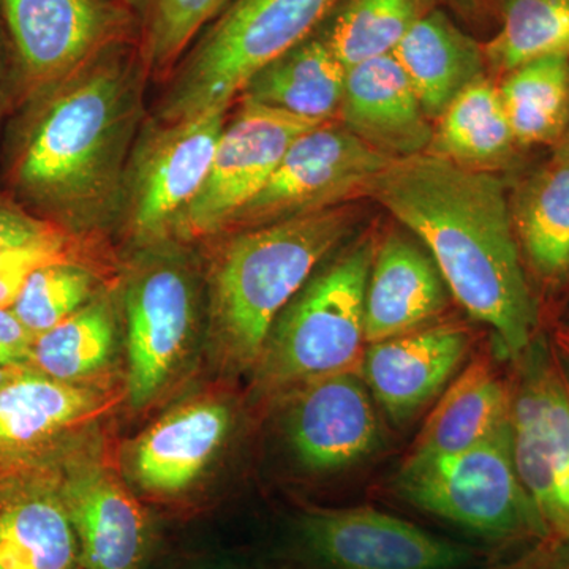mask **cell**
<instances>
[{
	"label": "cell",
	"instance_id": "cell-1",
	"mask_svg": "<svg viewBox=\"0 0 569 569\" xmlns=\"http://www.w3.org/2000/svg\"><path fill=\"white\" fill-rule=\"evenodd\" d=\"M367 194L399 220L440 269L449 293L496 335L508 361L542 331L503 179L432 153L397 159Z\"/></svg>",
	"mask_w": 569,
	"mask_h": 569
},
{
	"label": "cell",
	"instance_id": "cell-2",
	"mask_svg": "<svg viewBox=\"0 0 569 569\" xmlns=\"http://www.w3.org/2000/svg\"><path fill=\"white\" fill-rule=\"evenodd\" d=\"M138 74L110 48L29 100L7 163L14 203L69 230L116 200L140 116Z\"/></svg>",
	"mask_w": 569,
	"mask_h": 569
},
{
	"label": "cell",
	"instance_id": "cell-3",
	"mask_svg": "<svg viewBox=\"0 0 569 569\" xmlns=\"http://www.w3.org/2000/svg\"><path fill=\"white\" fill-rule=\"evenodd\" d=\"M347 206L234 231L209 269V343L227 372H252L277 318L351 233Z\"/></svg>",
	"mask_w": 569,
	"mask_h": 569
},
{
	"label": "cell",
	"instance_id": "cell-4",
	"mask_svg": "<svg viewBox=\"0 0 569 569\" xmlns=\"http://www.w3.org/2000/svg\"><path fill=\"white\" fill-rule=\"evenodd\" d=\"M376 249V239L365 236L337 250L284 307L252 370L254 400L279 402L307 381L359 365Z\"/></svg>",
	"mask_w": 569,
	"mask_h": 569
},
{
	"label": "cell",
	"instance_id": "cell-5",
	"mask_svg": "<svg viewBox=\"0 0 569 569\" xmlns=\"http://www.w3.org/2000/svg\"><path fill=\"white\" fill-rule=\"evenodd\" d=\"M340 0H233L183 63L160 118L179 122L228 111L246 82L316 33Z\"/></svg>",
	"mask_w": 569,
	"mask_h": 569
},
{
	"label": "cell",
	"instance_id": "cell-6",
	"mask_svg": "<svg viewBox=\"0 0 569 569\" xmlns=\"http://www.w3.org/2000/svg\"><path fill=\"white\" fill-rule=\"evenodd\" d=\"M395 486L407 503L485 541L523 548L549 537L516 470L509 422L458 455L402 463Z\"/></svg>",
	"mask_w": 569,
	"mask_h": 569
},
{
	"label": "cell",
	"instance_id": "cell-7",
	"mask_svg": "<svg viewBox=\"0 0 569 569\" xmlns=\"http://www.w3.org/2000/svg\"><path fill=\"white\" fill-rule=\"evenodd\" d=\"M200 282L189 257L171 241L146 247L123 295L126 402L149 410L176 387L200 335Z\"/></svg>",
	"mask_w": 569,
	"mask_h": 569
},
{
	"label": "cell",
	"instance_id": "cell-8",
	"mask_svg": "<svg viewBox=\"0 0 569 569\" xmlns=\"http://www.w3.org/2000/svg\"><path fill=\"white\" fill-rule=\"evenodd\" d=\"M509 362L516 470L549 538L569 546V376L542 331Z\"/></svg>",
	"mask_w": 569,
	"mask_h": 569
},
{
	"label": "cell",
	"instance_id": "cell-9",
	"mask_svg": "<svg viewBox=\"0 0 569 569\" xmlns=\"http://www.w3.org/2000/svg\"><path fill=\"white\" fill-rule=\"evenodd\" d=\"M84 569H144L153 530L140 497L123 477L121 455L102 425L86 430L50 460Z\"/></svg>",
	"mask_w": 569,
	"mask_h": 569
},
{
	"label": "cell",
	"instance_id": "cell-10",
	"mask_svg": "<svg viewBox=\"0 0 569 569\" xmlns=\"http://www.w3.org/2000/svg\"><path fill=\"white\" fill-rule=\"evenodd\" d=\"M392 162L339 121L320 123L291 142L263 189L236 213L224 233L342 206L367 194Z\"/></svg>",
	"mask_w": 569,
	"mask_h": 569
},
{
	"label": "cell",
	"instance_id": "cell-11",
	"mask_svg": "<svg viewBox=\"0 0 569 569\" xmlns=\"http://www.w3.org/2000/svg\"><path fill=\"white\" fill-rule=\"evenodd\" d=\"M234 425L230 396L209 391L189 397L123 447V477L144 500L160 505L186 500L222 459Z\"/></svg>",
	"mask_w": 569,
	"mask_h": 569
},
{
	"label": "cell",
	"instance_id": "cell-12",
	"mask_svg": "<svg viewBox=\"0 0 569 569\" xmlns=\"http://www.w3.org/2000/svg\"><path fill=\"white\" fill-rule=\"evenodd\" d=\"M320 123L242 102L224 123L211 170L174 224L171 241L224 234L236 213L257 197L296 138Z\"/></svg>",
	"mask_w": 569,
	"mask_h": 569
},
{
	"label": "cell",
	"instance_id": "cell-13",
	"mask_svg": "<svg viewBox=\"0 0 569 569\" xmlns=\"http://www.w3.org/2000/svg\"><path fill=\"white\" fill-rule=\"evenodd\" d=\"M227 111L163 122L142 142L126 186V222L140 247L171 241L174 224L200 192L224 129Z\"/></svg>",
	"mask_w": 569,
	"mask_h": 569
},
{
	"label": "cell",
	"instance_id": "cell-14",
	"mask_svg": "<svg viewBox=\"0 0 569 569\" xmlns=\"http://www.w3.org/2000/svg\"><path fill=\"white\" fill-rule=\"evenodd\" d=\"M0 11L28 102L110 50L123 24L104 0H0Z\"/></svg>",
	"mask_w": 569,
	"mask_h": 569
},
{
	"label": "cell",
	"instance_id": "cell-15",
	"mask_svg": "<svg viewBox=\"0 0 569 569\" xmlns=\"http://www.w3.org/2000/svg\"><path fill=\"white\" fill-rule=\"evenodd\" d=\"M298 537L323 569H463L475 560L466 546L369 507L306 509Z\"/></svg>",
	"mask_w": 569,
	"mask_h": 569
},
{
	"label": "cell",
	"instance_id": "cell-16",
	"mask_svg": "<svg viewBox=\"0 0 569 569\" xmlns=\"http://www.w3.org/2000/svg\"><path fill=\"white\" fill-rule=\"evenodd\" d=\"M279 402L288 449L309 473H340L383 443L376 400L355 369L307 381Z\"/></svg>",
	"mask_w": 569,
	"mask_h": 569
},
{
	"label": "cell",
	"instance_id": "cell-17",
	"mask_svg": "<svg viewBox=\"0 0 569 569\" xmlns=\"http://www.w3.org/2000/svg\"><path fill=\"white\" fill-rule=\"evenodd\" d=\"M123 399L119 385L66 383L24 370L0 388V477L50 462Z\"/></svg>",
	"mask_w": 569,
	"mask_h": 569
},
{
	"label": "cell",
	"instance_id": "cell-18",
	"mask_svg": "<svg viewBox=\"0 0 569 569\" xmlns=\"http://www.w3.org/2000/svg\"><path fill=\"white\" fill-rule=\"evenodd\" d=\"M470 347L471 336L463 326L433 323L367 343L359 376L385 415L403 426L458 376Z\"/></svg>",
	"mask_w": 569,
	"mask_h": 569
},
{
	"label": "cell",
	"instance_id": "cell-19",
	"mask_svg": "<svg viewBox=\"0 0 569 569\" xmlns=\"http://www.w3.org/2000/svg\"><path fill=\"white\" fill-rule=\"evenodd\" d=\"M0 569H84L51 462L0 477Z\"/></svg>",
	"mask_w": 569,
	"mask_h": 569
},
{
	"label": "cell",
	"instance_id": "cell-20",
	"mask_svg": "<svg viewBox=\"0 0 569 569\" xmlns=\"http://www.w3.org/2000/svg\"><path fill=\"white\" fill-rule=\"evenodd\" d=\"M447 282L429 250L408 231L377 244L366 288V343L438 323L448 309Z\"/></svg>",
	"mask_w": 569,
	"mask_h": 569
},
{
	"label": "cell",
	"instance_id": "cell-21",
	"mask_svg": "<svg viewBox=\"0 0 569 569\" xmlns=\"http://www.w3.org/2000/svg\"><path fill=\"white\" fill-rule=\"evenodd\" d=\"M337 118L359 140L395 160L427 152L433 137L432 121L392 54L347 70Z\"/></svg>",
	"mask_w": 569,
	"mask_h": 569
},
{
	"label": "cell",
	"instance_id": "cell-22",
	"mask_svg": "<svg viewBox=\"0 0 569 569\" xmlns=\"http://www.w3.org/2000/svg\"><path fill=\"white\" fill-rule=\"evenodd\" d=\"M512 230L535 293L569 288V153L556 146L509 194Z\"/></svg>",
	"mask_w": 569,
	"mask_h": 569
},
{
	"label": "cell",
	"instance_id": "cell-23",
	"mask_svg": "<svg viewBox=\"0 0 569 569\" xmlns=\"http://www.w3.org/2000/svg\"><path fill=\"white\" fill-rule=\"evenodd\" d=\"M509 373L478 356L445 388L402 463L448 458L477 447L508 425Z\"/></svg>",
	"mask_w": 569,
	"mask_h": 569
},
{
	"label": "cell",
	"instance_id": "cell-24",
	"mask_svg": "<svg viewBox=\"0 0 569 569\" xmlns=\"http://www.w3.org/2000/svg\"><path fill=\"white\" fill-rule=\"evenodd\" d=\"M417 92L430 121H438L449 104L486 77L485 47L437 7L413 26L392 52Z\"/></svg>",
	"mask_w": 569,
	"mask_h": 569
},
{
	"label": "cell",
	"instance_id": "cell-25",
	"mask_svg": "<svg viewBox=\"0 0 569 569\" xmlns=\"http://www.w3.org/2000/svg\"><path fill=\"white\" fill-rule=\"evenodd\" d=\"M346 78V67L317 31L258 70L239 97L242 102L325 123L339 116Z\"/></svg>",
	"mask_w": 569,
	"mask_h": 569
},
{
	"label": "cell",
	"instance_id": "cell-26",
	"mask_svg": "<svg viewBox=\"0 0 569 569\" xmlns=\"http://www.w3.org/2000/svg\"><path fill=\"white\" fill-rule=\"evenodd\" d=\"M121 348L114 301L100 295L88 306L33 340L29 369L73 385L116 383L112 370Z\"/></svg>",
	"mask_w": 569,
	"mask_h": 569
},
{
	"label": "cell",
	"instance_id": "cell-27",
	"mask_svg": "<svg viewBox=\"0 0 569 569\" xmlns=\"http://www.w3.org/2000/svg\"><path fill=\"white\" fill-rule=\"evenodd\" d=\"M522 151L501 103L498 86L488 77L468 86L433 127L427 153L468 170H507Z\"/></svg>",
	"mask_w": 569,
	"mask_h": 569
},
{
	"label": "cell",
	"instance_id": "cell-28",
	"mask_svg": "<svg viewBox=\"0 0 569 569\" xmlns=\"http://www.w3.org/2000/svg\"><path fill=\"white\" fill-rule=\"evenodd\" d=\"M501 103L520 148L563 140L569 122V58L549 56L501 77Z\"/></svg>",
	"mask_w": 569,
	"mask_h": 569
},
{
	"label": "cell",
	"instance_id": "cell-29",
	"mask_svg": "<svg viewBox=\"0 0 569 569\" xmlns=\"http://www.w3.org/2000/svg\"><path fill=\"white\" fill-rule=\"evenodd\" d=\"M440 0H340L318 32L346 69L392 54Z\"/></svg>",
	"mask_w": 569,
	"mask_h": 569
},
{
	"label": "cell",
	"instance_id": "cell-30",
	"mask_svg": "<svg viewBox=\"0 0 569 569\" xmlns=\"http://www.w3.org/2000/svg\"><path fill=\"white\" fill-rule=\"evenodd\" d=\"M498 29L485 47L486 66L503 74L523 63L569 58V0H500Z\"/></svg>",
	"mask_w": 569,
	"mask_h": 569
},
{
	"label": "cell",
	"instance_id": "cell-31",
	"mask_svg": "<svg viewBox=\"0 0 569 569\" xmlns=\"http://www.w3.org/2000/svg\"><path fill=\"white\" fill-rule=\"evenodd\" d=\"M103 295L102 280L86 261L37 269L22 284L11 310L33 336L43 335Z\"/></svg>",
	"mask_w": 569,
	"mask_h": 569
},
{
	"label": "cell",
	"instance_id": "cell-32",
	"mask_svg": "<svg viewBox=\"0 0 569 569\" xmlns=\"http://www.w3.org/2000/svg\"><path fill=\"white\" fill-rule=\"evenodd\" d=\"M233 0H142L141 54L148 69H170L190 41Z\"/></svg>",
	"mask_w": 569,
	"mask_h": 569
},
{
	"label": "cell",
	"instance_id": "cell-33",
	"mask_svg": "<svg viewBox=\"0 0 569 569\" xmlns=\"http://www.w3.org/2000/svg\"><path fill=\"white\" fill-rule=\"evenodd\" d=\"M61 261H86L80 241L67 228L33 238L0 241V307L13 305L33 271Z\"/></svg>",
	"mask_w": 569,
	"mask_h": 569
},
{
	"label": "cell",
	"instance_id": "cell-34",
	"mask_svg": "<svg viewBox=\"0 0 569 569\" xmlns=\"http://www.w3.org/2000/svg\"><path fill=\"white\" fill-rule=\"evenodd\" d=\"M486 569H569V546L549 537L539 539Z\"/></svg>",
	"mask_w": 569,
	"mask_h": 569
},
{
	"label": "cell",
	"instance_id": "cell-35",
	"mask_svg": "<svg viewBox=\"0 0 569 569\" xmlns=\"http://www.w3.org/2000/svg\"><path fill=\"white\" fill-rule=\"evenodd\" d=\"M36 336L14 316L11 307H0V365L28 367Z\"/></svg>",
	"mask_w": 569,
	"mask_h": 569
},
{
	"label": "cell",
	"instance_id": "cell-36",
	"mask_svg": "<svg viewBox=\"0 0 569 569\" xmlns=\"http://www.w3.org/2000/svg\"><path fill=\"white\" fill-rule=\"evenodd\" d=\"M59 228L63 227L33 216L10 198L0 197V241L33 238V236L51 233Z\"/></svg>",
	"mask_w": 569,
	"mask_h": 569
},
{
	"label": "cell",
	"instance_id": "cell-37",
	"mask_svg": "<svg viewBox=\"0 0 569 569\" xmlns=\"http://www.w3.org/2000/svg\"><path fill=\"white\" fill-rule=\"evenodd\" d=\"M549 337L569 376V321H567V323L557 325L552 335Z\"/></svg>",
	"mask_w": 569,
	"mask_h": 569
},
{
	"label": "cell",
	"instance_id": "cell-38",
	"mask_svg": "<svg viewBox=\"0 0 569 569\" xmlns=\"http://www.w3.org/2000/svg\"><path fill=\"white\" fill-rule=\"evenodd\" d=\"M183 569H260L252 565L241 563V561L231 560H212L203 561V563L192 565Z\"/></svg>",
	"mask_w": 569,
	"mask_h": 569
},
{
	"label": "cell",
	"instance_id": "cell-39",
	"mask_svg": "<svg viewBox=\"0 0 569 569\" xmlns=\"http://www.w3.org/2000/svg\"><path fill=\"white\" fill-rule=\"evenodd\" d=\"M28 370V367L0 365V388L6 387L9 381Z\"/></svg>",
	"mask_w": 569,
	"mask_h": 569
},
{
	"label": "cell",
	"instance_id": "cell-40",
	"mask_svg": "<svg viewBox=\"0 0 569 569\" xmlns=\"http://www.w3.org/2000/svg\"><path fill=\"white\" fill-rule=\"evenodd\" d=\"M451 2H455L456 7H459V9L471 11L481 9V7L488 6V3H493L496 9H498V2H500V0H451Z\"/></svg>",
	"mask_w": 569,
	"mask_h": 569
},
{
	"label": "cell",
	"instance_id": "cell-41",
	"mask_svg": "<svg viewBox=\"0 0 569 569\" xmlns=\"http://www.w3.org/2000/svg\"><path fill=\"white\" fill-rule=\"evenodd\" d=\"M6 74H3L2 48H0V118H2L3 107H6Z\"/></svg>",
	"mask_w": 569,
	"mask_h": 569
},
{
	"label": "cell",
	"instance_id": "cell-42",
	"mask_svg": "<svg viewBox=\"0 0 569 569\" xmlns=\"http://www.w3.org/2000/svg\"><path fill=\"white\" fill-rule=\"evenodd\" d=\"M559 146H561V148H563L565 151L569 153V122L567 127V132H565L563 140L560 141Z\"/></svg>",
	"mask_w": 569,
	"mask_h": 569
}]
</instances>
